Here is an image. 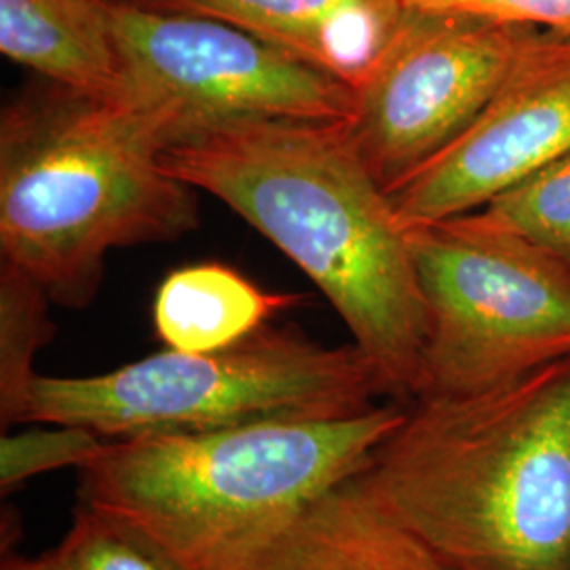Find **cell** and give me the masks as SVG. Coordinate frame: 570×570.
Masks as SVG:
<instances>
[{"instance_id":"ac0fdd59","label":"cell","mask_w":570,"mask_h":570,"mask_svg":"<svg viewBox=\"0 0 570 570\" xmlns=\"http://www.w3.org/2000/svg\"><path fill=\"white\" fill-rule=\"evenodd\" d=\"M406 9L463 13L570 35V0H404Z\"/></svg>"},{"instance_id":"2e32d148","label":"cell","mask_w":570,"mask_h":570,"mask_svg":"<svg viewBox=\"0 0 570 570\" xmlns=\"http://www.w3.org/2000/svg\"><path fill=\"white\" fill-rule=\"evenodd\" d=\"M49 553L60 570H186L142 530L81 501L63 541Z\"/></svg>"},{"instance_id":"4fadbf2b","label":"cell","mask_w":570,"mask_h":570,"mask_svg":"<svg viewBox=\"0 0 570 570\" xmlns=\"http://www.w3.org/2000/svg\"><path fill=\"white\" fill-rule=\"evenodd\" d=\"M298 301V294L266 292L230 266L202 263L165 277L155 296L153 324L171 351L214 353L242 343Z\"/></svg>"},{"instance_id":"7a4b0ae2","label":"cell","mask_w":570,"mask_h":570,"mask_svg":"<svg viewBox=\"0 0 570 570\" xmlns=\"http://www.w3.org/2000/svg\"><path fill=\"white\" fill-rule=\"evenodd\" d=\"M351 482L454 570H570V360L412 400Z\"/></svg>"},{"instance_id":"8fae6325","label":"cell","mask_w":570,"mask_h":570,"mask_svg":"<svg viewBox=\"0 0 570 570\" xmlns=\"http://www.w3.org/2000/svg\"><path fill=\"white\" fill-rule=\"evenodd\" d=\"M235 570H454L351 480L273 530Z\"/></svg>"},{"instance_id":"5bb4252c","label":"cell","mask_w":570,"mask_h":570,"mask_svg":"<svg viewBox=\"0 0 570 570\" xmlns=\"http://www.w3.org/2000/svg\"><path fill=\"white\" fill-rule=\"evenodd\" d=\"M51 298L20 266H0V419L2 429L23 421L37 372L35 355L53 336Z\"/></svg>"},{"instance_id":"7c38bea8","label":"cell","mask_w":570,"mask_h":570,"mask_svg":"<svg viewBox=\"0 0 570 570\" xmlns=\"http://www.w3.org/2000/svg\"><path fill=\"white\" fill-rule=\"evenodd\" d=\"M0 51L61 89L122 98L110 0H0Z\"/></svg>"},{"instance_id":"5b68a950","label":"cell","mask_w":570,"mask_h":570,"mask_svg":"<svg viewBox=\"0 0 570 570\" xmlns=\"http://www.w3.org/2000/svg\"><path fill=\"white\" fill-rule=\"evenodd\" d=\"M387 385L355 345L324 346L294 327H261L214 353L165 348L96 376H41L21 423L75 425L106 440L364 414Z\"/></svg>"},{"instance_id":"8992f818","label":"cell","mask_w":570,"mask_h":570,"mask_svg":"<svg viewBox=\"0 0 570 570\" xmlns=\"http://www.w3.org/2000/svg\"><path fill=\"white\" fill-rule=\"evenodd\" d=\"M406 233L428 306L412 400L484 393L570 360V266L469 216Z\"/></svg>"},{"instance_id":"ba28073f","label":"cell","mask_w":570,"mask_h":570,"mask_svg":"<svg viewBox=\"0 0 570 570\" xmlns=\"http://www.w3.org/2000/svg\"><path fill=\"white\" fill-rule=\"evenodd\" d=\"M539 28L406 9L355 91L346 134L389 197L456 142Z\"/></svg>"},{"instance_id":"3957f363","label":"cell","mask_w":570,"mask_h":570,"mask_svg":"<svg viewBox=\"0 0 570 570\" xmlns=\"http://www.w3.org/2000/svg\"><path fill=\"white\" fill-rule=\"evenodd\" d=\"M159 121L122 98L56 87L0 119V249L51 303L82 308L112 249L197 230V190L164 161Z\"/></svg>"},{"instance_id":"9a60e30c","label":"cell","mask_w":570,"mask_h":570,"mask_svg":"<svg viewBox=\"0 0 570 570\" xmlns=\"http://www.w3.org/2000/svg\"><path fill=\"white\" fill-rule=\"evenodd\" d=\"M465 216L518 235L570 266V150Z\"/></svg>"},{"instance_id":"6da1fadb","label":"cell","mask_w":570,"mask_h":570,"mask_svg":"<svg viewBox=\"0 0 570 570\" xmlns=\"http://www.w3.org/2000/svg\"><path fill=\"white\" fill-rule=\"evenodd\" d=\"M164 161L282 249L336 308L389 397L412 402L428 306L407 233L345 122H235L169 146Z\"/></svg>"},{"instance_id":"277c9868","label":"cell","mask_w":570,"mask_h":570,"mask_svg":"<svg viewBox=\"0 0 570 570\" xmlns=\"http://www.w3.org/2000/svg\"><path fill=\"white\" fill-rule=\"evenodd\" d=\"M406 407L108 440L79 501L119 515L186 570H235L294 515L353 480Z\"/></svg>"},{"instance_id":"52a82bcc","label":"cell","mask_w":570,"mask_h":570,"mask_svg":"<svg viewBox=\"0 0 570 570\" xmlns=\"http://www.w3.org/2000/svg\"><path fill=\"white\" fill-rule=\"evenodd\" d=\"M122 100L148 110L167 148L249 121H348L351 85L254 35L144 2H112Z\"/></svg>"},{"instance_id":"d6986e66","label":"cell","mask_w":570,"mask_h":570,"mask_svg":"<svg viewBox=\"0 0 570 570\" xmlns=\"http://www.w3.org/2000/svg\"><path fill=\"white\" fill-rule=\"evenodd\" d=\"M2 570H60L51 553H42L39 558H21L9 551L2 556Z\"/></svg>"},{"instance_id":"9c48e42d","label":"cell","mask_w":570,"mask_h":570,"mask_svg":"<svg viewBox=\"0 0 570 570\" xmlns=\"http://www.w3.org/2000/svg\"><path fill=\"white\" fill-rule=\"evenodd\" d=\"M570 150V35L539 28L482 115L389 199L404 230L459 218Z\"/></svg>"},{"instance_id":"30bf717a","label":"cell","mask_w":570,"mask_h":570,"mask_svg":"<svg viewBox=\"0 0 570 570\" xmlns=\"http://www.w3.org/2000/svg\"><path fill=\"white\" fill-rule=\"evenodd\" d=\"M225 21L308 61L353 89L404 20V0H140Z\"/></svg>"},{"instance_id":"e0dca14e","label":"cell","mask_w":570,"mask_h":570,"mask_svg":"<svg viewBox=\"0 0 570 570\" xmlns=\"http://www.w3.org/2000/svg\"><path fill=\"white\" fill-rule=\"evenodd\" d=\"M53 431H23L0 440V489L7 494L26 480L47 471L87 468L106 446V438L75 425H56Z\"/></svg>"}]
</instances>
